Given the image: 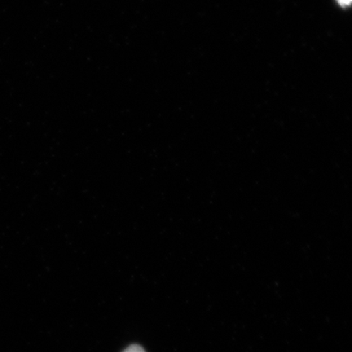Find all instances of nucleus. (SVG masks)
I'll return each instance as SVG.
<instances>
[{
	"label": "nucleus",
	"instance_id": "f257e3e1",
	"mask_svg": "<svg viewBox=\"0 0 352 352\" xmlns=\"http://www.w3.org/2000/svg\"><path fill=\"white\" fill-rule=\"evenodd\" d=\"M123 352H146L142 346L140 345H131L123 351Z\"/></svg>",
	"mask_w": 352,
	"mask_h": 352
},
{
	"label": "nucleus",
	"instance_id": "f03ea898",
	"mask_svg": "<svg viewBox=\"0 0 352 352\" xmlns=\"http://www.w3.org/2000/svg\"><path fill=\"white\" fill-rule=\"evenodd\" d=\"M337 1L341 7H346L350 6L351 0H337Z\"/></svg>",
	"mask_w": 352,
	"mask_h": 352
}]
</instances>
